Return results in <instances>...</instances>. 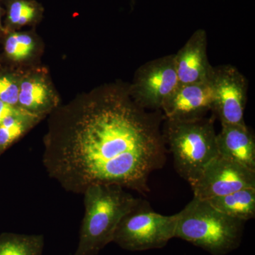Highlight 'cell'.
<instances>
[{
    "label": "cell",
    "instance_id": "3957f363",
    "mask_svg": "<svg viewBox=\"0 0 255 255\" xmlns=\"http://www.w3.org/2000/svg\"><path fill=\"white\" fill-rule=\"evenodd\" d=\"M245 223L222 214L209 201L194 197L178 213L175 238L211 255H226L241 246Z\"/></svg>",
    "mask_w": 255,
    "mask_h": 255
},
{
    "label": "cell",
    "instance_id": "9a60e30c",
    "mask_svg": "<svg viewBox=\"0 0 255 255\" xmlns=\"http://www.w3.org/2000/svg\"><path fill=\"white\" fill-rule=\"evenodd\" d=\"M43 235H0V255H43Z\"/></svg>",
    "mask_w": 255,
    "mask_h": 255
},
{
    "label": "cell",
    "instance_id": "2e32d148",
    "mask_svg": "<svg viewBox=\"0 0 255 255\" xmlns=\"http://www.w3.org/2000/svg\"><path fill=\"white\" fill-rule=\"evenodd\" d=\"M36 43L31 35L26 33H11L5 41L4 50L10 59L23 61L34 52Z\"/></svg>",
    "mask_w": 255,
    "mask_h": 255
},
{
    "label": "cell",
    "instance_id": "9c48e42d",
    "mask_svg": "<svg viewBox=\"0 0 255 255\" xmlns=\"http://www.w3.org/2000/svg\"><path fill=\"white\" fill-rule=\"evenodd\" d=\"M214 92L211 80L179 84L161 108L164 119L187 121L206 117L211 111Z\"/></svg>",
    "mask_w": 255,
    "mask_h": 255
},
{
    "label": "cell",
    "instance_id": "ac0fdd59",
    "mask_svg": "<svg viewBox=\"0 0 255 255\" xmlns=\"http://www.w3.org/2000/svg\"><path fill=\"white\" fill-rule=\"evenodd\" d=\"M20 79L10 75L0 76V101L11 106H18Z\"/></svg>",
    "mask_w": 255,
    "mask_h": 255
},
{
    "label": "cell",
    "instance_id": "4fadbf2b",
    "mask_svg": "<svg viewBox=\"0 0 255 255\" xmlns=\"http://www.w3.org/2000/svg\"><path fill=\"white\" fill-rule=\"evenodd\" d=\"M207 201L215 209L233 219L247 222L255 218V188L241 189Z\"/></svg>",
    "mask_w": 255,
    "mask_h": 255
},
{
    "label": "cell",
    "instance_id": "8992f818",
    "mask_svg": "<svg viewBox=\"0 0 255 255\" xmlns=\"http://www.w3.org/2000/svg\"><path fill=\"white\" fill-rule=\"evenodd\" d=\"M179 85L173 55H164L141 65L128 85L130 97L147 111H161L164 101Z\"/></svg>",
    "mask_w": 255,
    "mask_h": 255
},
{
    "label": "cell",
    "instance_id": "5b68a950",
    "mask_svg": "<svg viewBox=\"0 0 255 255\" xmlns=\"http://www.w3.org/2000/svg\"><path fill=\"white\" fill-rule=\"evenodd\" d=\"M177 220L178 214H159L140 199L121 221L113 242L128 251L161 249L175 238Z\"/></svg>",
    "mask_w": 255,
    "mask_h": 255
},
{
    "label": "cell",
    "instance_id": "7a4b0ae2",
    "mask_svg": "<svg viewBox=\"0 0 255 255\" xmlns=\"http://www.w3.org/2000/svg\"><path fill=\"white\" fill-rule=\"evenodd\" d=\"M83 195L85 215L74 255H97L113 242L121 221L140 199L117 185L91 186Z\"/></svg>",
    "mask_w": 255,
    "mask_h": 255
},
{
    "label": "cell",
    "instance_id": "277c9868",
    "mask_svg": "<svg viewBox=\"0 0 255 255\" xmlns=\"http://www.w3.org/2000/svg\"><path fill=\"white\" fill-rule=\"evenodd\" d=\"M162 135L178 174L190 185L219 155L214 117L187 121L164 119Z\"/></svg>",
    "mask_w": 255,
    "mask_h": 255
},
{
    "label": "cell",
    "instance_id": "30bf717a",
    "mask_svg": "<svg viewBox=\"0 0 255 255\" xmlns=\"http://www.w3.org/2000/svg\"><path fill=\"white\" fill-rule=\"evenodd\" d=\"M207 47V34L204 30H198L174 54L179 84L196 83L211 80L214 67L209 63Z\"/></svg>",
    "mask_w": 255,
    "mask_h": 255
},
{
    "label": "cell",
    "instance_id": "ba28073f",
    "mask_svg": "<svg viewBox=\"0 0 255 255\" xmlns=\"http://www.w3.org/2000/svg\"><path fill=\"white\" fill-rule=\"evenodd\" d=\"M190 186L194 197L207 201L241 189L255 188V171L218 155Z\"/></svg>",
    "mask_w": 255,
    "mask_h": 255
},
{
    "label": "cell",
    "instance_id": "e0dca14e",
    "mask_svg": "<svg viewBox=\"0 0 255 255\" xmlns=\"http://www.w3.org/2000/svg\"><path fill=\"white\" fill-rule=\"evenodd\" d=\"M36 16V7L26 0H16L10 6L9 20L16 26H24L31 22Z\"/></svg>",
    "mask_w": 255,
    "mask_h": 255
},
{
    "label": "cell",
    "instance_id": "6da1fadb",
    "mask_svg": "<svg viewBox=\"0 0 255 255\" xmlns=\"http://www.w3.org/2000/svg\"><path fill=\"white\" fill-rule=\"evenodd\" d=\"M51 114L42 161L64 190L83 194L101 184L149 191V178L166 161L161 111L144 110L128 85L112 84Z\"/></svg>",
    "mask_w": 255,
    "mask_h": 255
},
{
    "label": "cell",
    "instance_id": "7c38bea8",
    "mask_svg": "<svg viewBox=\"0 0 255 255\" xmlns=\"http://www.w3.org/2000/svg\"><path fill=\"white\" fill-rule=\"evenodd\" d=\"M58 103L51 85L43 75L28 74L20 79L18 107L45 117L56 110Z\"/></svg>",
    "mask_w": 255,
    "mask_h": 255
},
{
    "label": "cell",
    "instance_id": "d6986e66",
    "mask_svg": "<svg viewBox=\"0 0 255 255\" xmlns=\"http://www.w3.org/2000/svg\"><path fill=\"white\" fill-rule=\"evenodd\" d=\"M21 107L11 106L0 101V124L13 114L21 110Z\"/></svg>",
    "mask_w": 255,
    "mask_h": 255
},
{
    "label": "cell",
    "instance_id": "52a82bcc",
    "mask_svg": "<svg viewBox=\"0 0 255 255\" xmlns=\"http://www.w3.org/2000/svg\"><path fill=\"white\" fill-rule=\"evenodd\" d=\"M214 92L211 112L222 124H246L248 80L232 65L214 67L211 78Z\"/></svg>",
    "mask_w": 255,
    "mask_h": 255
},
{
    "label": "cell",
    "instance_id": "5bb4252c",
    "mask_svg": "<svg viewBox=\"0 0 255 255\" xmlns=\"http://www.w3.org/2000/svg\"><path fill=\"white\" fill-rule=\"evenodd\" d=\"M44 117L21 110L0 124V155L24 136Z\"/></svg>",
    "mask_w": 255,
    "mask_h": 255
},
{
    "label": "cell",
    "instance_id": "8fae6325",
    "mask_svg": "<svg viewBox=\"0 0 255 255\" xmlns=\"http://www.w3.org/2000/svg\"><path fill=\"white\" fill-rule=\"evenodd\" d=\"M218 153L255 171V139L246 124H222L216 135Z\"/></svg>",
    "mask_w": 255,
    "mask_h": 255
}]
</instances>
